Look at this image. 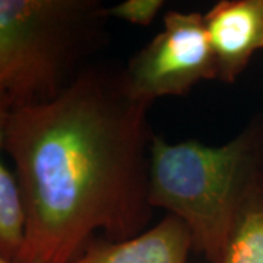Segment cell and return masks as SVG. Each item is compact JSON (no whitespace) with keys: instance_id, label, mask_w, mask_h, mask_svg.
Instances as JSON below:
<instances>
[{"instance_id":"cell-1","label":"cell","mask_w":263,"mask_h":263,"mask_svg":"<svg viewBox=\"0 0 263 263\" xmlns=\"http://www.w3.org/2000/svg\"><path fill=\"white\" fill-rule=\"evenodd\" d=\"M149 107L122 70L89 65L54 100L10 111L5 151L25 209L16 263H70L97 231L111 241L142 233L152 211Z\"/></svg>"},{"instance_id":"cell-2","label":"cell","mask_w":263,"mask_h":263,"mask_svg":"<svg viewBox=\"0 0 263 263\" xmlns=\"http://www.w3.org/2000/svg\"><path fill=\"white\" fill-rule=\"evenodd\" d=\"M262 164L260 127H249L222 145L152 136L151 206L183 221L193 249L215 263L241 209L262 187Z\"/></svg>"},{"instance_id":"cell-3","label":"cell","mask_w":263,"mask_h":263,"mask_svg":"<svg viewBox=\"0 0 263 263\" xmlns=\"http://www.w3.org/2000/svg\"><path fill=\"white\" fill-rule=\"evenodd\" d=\"M97 0H0V100H54L86 69L108 21Z\"/></svg>"},{"instance_id":"cell-4","label":"cell","mask_w":263,"mask_h":263,"mask_svg":"<svg viewBox=\"0 0 263 263\" xmlns=\"http://www.w3.org/2000/svg\"><path fill=\"white\" fill-rule=\"evenodd\" d=\"M127 91L143 103L186 95L199 82L216 79V63L205 18L171 10L164 27L122 69Z\"/></svg>"},{"instance_id":"cell-5","label":"cell","mask_w":263,"mask_h":263,"mask_svg":"<svg viewBox=\"0 0 263 263\" xmlns=\"http://www.w3.org/2000/svg\"><path fill=\"white\" fill-rule=\"evenodd\" d=\"M216 79L233 84L263 50V0H221L203 15Z\"/></svg>"},{"instance_id":"cell-6","label":"cell","mask_w":263,"mask_h":263,"mask_svg":"<svg viewBox=\"0 0 263 263\" xmlns=\"http://www.w3.org/2000/svg\"><path fill=\"white\" fill-rule=\"evenodd\" d=\"M192 249L187 227L177 216L167 215L127 240L92 241L70 263H187Z\"/></svg>"},{"instance_id":"cell-7","label":"cell","mask_w":263,"mask_h":263,"mask_svg":"<svg viewBox=\"0 0 263 263\" xmlns=\"http://www.w3.org/2000/svg\"><path fill=\"white\" fill-rule=\"evenodd\" d=\"M10 111L9 105L0 100V256L16 263L25 240V209L18 179L2 157Z\"/></svg>"},{"instance_id":"cell-8","label":"cell","mask_w":263,"mask_h":263,"mask_svg":"<svg viewBox=\"0 0 263 263\" xmlns=\"http://www.w3.org/2000/svg\"><path fill=\"white\" fill-rule=\"evenodd\" d=\"M215 263H263V187L241 209Z\"/></svg>"},{"instance_id":"cell-9","label":"cell","mask_w":263,"mask_h":263,"mask_svg":"<svg viewBox=\"0 0 263 263\" xmlns=\"http://www.w3.org/2000/svg\"><path fill=\"white\" fill-rule=\"evenodd\" d=\"M164 8L162 0H126L107 8L108 18H116L133 25L148 27Z\"/></svg>"},{"instance_id":"cell-10","label":"cell","mask_w":263,"mask_h":263,"mask_svg":"<svg viewBox=\"0 0 263 263\" xmlns=\"http://www.w3.org/2000/svg\"><path fill=\"white\" fill-rule=\"evenodd\" d=\"M0 263H15V262H10V260H8V259H5V257H2V256H0Z\"/></svg>"},{"instance_id":"cell-11","label":"cell","mask_w":263,"mask_h":263,"mask_svg":"<svg viewBox=\"0 0 263 263\" xmlns=\"http://www.w3.org/2000/svg\"><path fill=\"white\" fill-rule=\"evenodd\" d=\"M260 133H262V142H263V126L260 127Z\"/></svg>"},{"instance_id":"cell-12","label":"cell","mask_w":263,"mask_h":263,"mask_svg":"<svg viewBox=\"0 0 263 263\" xmlns=\"http://www.w3.org/2000/svg\"><path fill=\"white\" fill-rule=\"evenodd\" d=\"M262 187H263V184H262Z\"/></svg>"}]
</instances>
